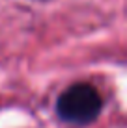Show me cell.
I'll return each mask as SVG.
<instances>
[{
	"label": "cell",
	"mask_w": 127,
	"mask_h": 128,
	"mask_svg": "<svg viewBox=\"0 0 127 128\" xmlns=\"http://www.w3.org/2000/svg\"><path fill=\"white\" fill-rule=\"evenodd\" d=\"M101 96L88 84H75L58 96L56 112L60 119L73 124H88L101 112Z\"/></svg>",
	"instance_id": "6da1fadb"
}]
</instances>
